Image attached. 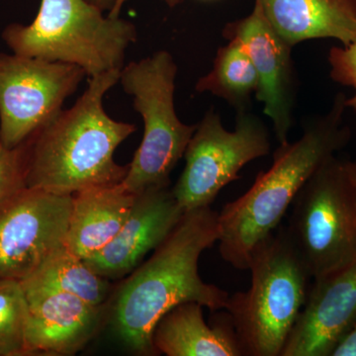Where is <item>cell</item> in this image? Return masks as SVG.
Listing matches in <instances>:
<instances>
[{"label":"cell","mask_w":356,"mask_h":356,"mask_svg":"<svg viewBox=\"0 0 356 356\" xmlns=\"http://www.w3.org/2000/svg\"><path fill=\"white\" fill-rule=\"evenodd\" d=\"M219 234V213L211 206L186 211L153 255L117 290L112 323L136 355H158L154 329L173 307L197 302L214 313L225 310L229 295L206 283L198 269L200 255L218 242Z\"/></svg>","instance_id":"cell-1"},{"label":"cell","mask_w":356,"mask_h":356,"mask_svg":"<svg viewBox=\"0 0 356 356\" xmlns=\"http://www.w3.org/2000/svg\"><path fill=\"white\" fill-rule=\"evenodd\" d=\"M120 72L89 77L88 88L70 109L62 110L21 145L26 187L74 195L123 181L129 165H118L114 153L137 127L114 120L103 106Z\"/></svg>","instance_id":"cell-2"},{"label":"cell","mask_w":356,"mask_h":356,"mask_svg":"<svg viewBox=\"0 0 356 356\" xmlns=\"http://www.w3.org/2000/svg\"><path fill=\"white\" fill-rule=\"evenodd\" d=\"M346 96L339 93L322 116L309 121L301 138L280 144L273 163L250 189L219 213V252L236 269L248 268L255 245L280 227L304 184L323 163L343 149L351 131L343 124Z\"/></svg>","instance_id":"cell-3"},{"label":"cell","mask_w":356,"mask_h":356,"mask_svg":"<svg viewBox=\"0 0 356 356\" xmlns=\"http://www.w3.org/2000/svg\"><path fill=\"white\" fill-rule=\"evenodd\" d=\"M250 287L229 297L227 313L245 356H281L305 304L312 276L278 227L250 252Z\"/></svg>","instance_id":"cell-4"},{"label":"cell","mask_w":356,"mask_h":356,"mask_svg":"<svg viewBox=\"0 0 356 356\" xmlns=\"http://www.w3.org/2000/svg\"><path fill=\"white\" fill-rule=\"evenodd\" d=\"M137 37L132 22L105 17L86 0H42L31 24L14 23L2 32L14 54L76 65L88 77L121 70Z\"/></svg>","instance_id":"cell-5"},{"label":"cell","mask_w":356,"mask_h":356,"mask_svg":"<svg viewBox=\"0 0 356 356\" xmlns=\"http://www.w3.org/2000/svg\"><path fill=\"white\" fill-rule=\"evenodd\" d=\"M177 65L168 51L124 65L120 79L144 121V136L121 182L131 193L170 186V173L184 156L197 125H186L175 110Z\"/></svg>","instance_id":"cell-6"},{"label":"cell","mask_w":356,"mask_h":356,"mask_svg":"<svg viewBox=\"0 0 356 356\" xmlns=\"http://www.w3.org/2000/svg\"><path fill=\"white\" fill-rule=\"evenodd\" d=\"M291 208L287 233L312 280L356 264V201L346 161L323 163Z\"/></svg>","instance_id":"cell-7"},{"label":"cell","mask_w":356,"mask_h":356,"mask_svg":"<svg viewBox=\"0 0 356 356\" xmlns=\"http://www.w3.org/2000/svg\"><path fill=\"white\" fill-rule=\"evenodd\" d=\"M270 149L268 130L257 115L236 112L235 129L228 131L210 110L185 151L184 172L172 188L175 200L184 212L211 206L226 185L240 178L243 166Z\"/></svg>","instance_id":"cell-8"},{"label":"cell","mask_w":356,"mask_h":356,"mask_svg":"<svg viewBox=\"0 0 356 356\" xmlns=\"http://www.w3.org/2000/svg\"><path fill=\"white\" fill-rule=\"evenodd\" d=\"M86 76L76 65L0 53V138L6 147H19L55 118Z\"/></svg>","instance_id":"cell-9"},{"label":"cell","mask_w":356,"mask_h":356,"mask_svg":"<svg viewBox=\"0 0 356 356\" xmlns=\"http://www.w3.org/2000/svg\"><path fill=\"white\" fill-rule=\"evenodd\" d=\"M72 201L24 186L0 203V278L27 280L65 248Z\"/></svg>","instance_id":"cell-10"},{"label":"cell","mask_w":356,"mask_h":356,"mask_svg":"<svg viewBox=\"0 0 356 356\" xmlns=\"http://www.w3.org/2000/svg\"><path fill=\"white\" fill-rule=\"evenodd\" d=\"M222 35L240 44L252 60L259 76L255 97L264 103V114L273 121L276 140L287 143L297 91L293 47L271 27L257 2L250 15L229 23Z\"/></svg>","instance_id":"cell-11"},{"label":"cell","mask_w":356,"mask_h":356,"mask_svg":"<svg viewBox=\"0 0 356 356\" xmlns=\"http://www.w3.org/2000/svg\"><path fill=\"white\" fill-rule=\"evenodd\" d=\"M356 324V264L315 278L281 356H332Z\"/></svg>","instance_id":"cell-12"},{"label":"cell","mask_w":356,"mask_h":356,"mask_svg":"<svg viewBox=\"0 0 356 356\" xmlns=\"http://www.w3.org/2000/svg\"><path fill=\"white\" fill-rule=\"evenodd\" d=\"M20 282L29 312L28 355H74L95 336L105 306L30 280Z\"/></svg>","instance_id":"cell-13"},{"label":"cell","mask_w":356,"mask_h":356,"mask_svg":"<svg viewBox=\"0 0 356 356\" xmlns=\"http://www.w3.org/2000/svg\"><path fill=\"white\" fill-rule=\"evenodd\" d=\"M184 214L170 186L144 191L137 196L127 220L113 240L84 261L110 281L129 275L165 240Z\"/></svg>","instance_id":"cell-14"},{"label":"cell","mask_w":356,"mask_h":356,"mask_svg":"<svg viewBox=\"0 0 356 356\" xmlns=\"http://www.w3.org/2000/svg\"><path fill=\"white\" fill-rule=\"evenodd\" d=\"M275 32L291 47L313 39L356 41V0H254Z\"/></svg>","instance_id":"cell-15"},{"label":"cell","mask_w":356,"mask_h":356,"mask_svg":"<svg viewBox=\"0 0 356 356\" xmlns=\"http://www.w3.org/2000/svg\"><path fill=\"white\" fill-rule=\"evenodd\" d=\"M137 196L122 184L74 194L65 248L83 259L97 254L119 233Z\"/></svg>","instance_id":"cell-16"},{"label":"cell","mask_w":356,"mask_h":356,"mask_svg":"<svg viewBox=\"0 0 356 356\" xmlns=\"http://www.w3.org/2000/svg\"><path fill=\"white\" fill-rule=\"evenodd\" d=\"M153 343L158 355L168 356H243L228 313L207 325L197 302L179 304L159 318Z\"/></svg>","instance_id":"cell-17"},{"label":"cell","mask_w":356,"mask_h":356,"mask_svg":"<svg viewBox=\"0 0 356 356\" xmlns=\"http://www.w3.org/2000/svg\"><path fill=\"white\" fill-rule=\"evenodd\" d=\"M259 76L254 65L240 44L229 41L217 51L212 70L196 83L198 92H210L226 100L238 111L248 110L257 93Z\"/></svg>","instance_id":"cell-18"},{"label":"cell","mask_w":356,"mask_h":356,"mask_svg":"<svg viewBox=\"0 0 356 356\" xmlns=\"http://www.w3.org/2000/svg\"><path fill=\"white\" fill-rule=\"evenodd\" d=\"M25 280L70 293L93 306H105L111 291L109 280L95 273L84 259L65 248Z\"/></svg>","instance_id":"cell-19"},{"label":"cell","mask_w":356,"mask_h":356,"mask_svg":"<svg viewBox=\"0 0 356 356\" xmlns=\"http://www.w3.org/2000/svg\"><path fill=\"white\" fill-rule=\"evenodd\" d=\"M27 300L20 281L0 278V356L28 355Z\"/></svg>","instance_id":"cell-20"},{"label":"cell","mask_w":356,"mask_h":356,"mask_svg":"<svg viewBox=\"0 0 356 356\" xmlns=\"http://www.w3.org/2000/svg\"><path fill=\"white\" fill-rule=\"evenodd\" d=\"M24 186L20 149H8L0 138V203Z\"/></svg>","instance_id":"cell-21"},{"label":"cell","mask_w":356,"mask_h":356,"mask_svg":"<svg viewBox=\"0 0 356 356\" xmlns=\"http://www.w3.org/2000/svg\"><path fill=\"white\" fill-rule=\"evenodd\" d=\"M331 77L334 83L356 88V41L343 47H332L329 53Z\"/></svg>","instance_id":"cell-22"},{"label":"cell","mask_w":356,"mask_h":356,"mask_svg":"<svg viewBox=\"0 0 356 356\" xmlns=\"http://www.w3.org/2000/svg\"><path fill=\"white\" fill-rule=\"evenodd\" d=\"M332 356H356V324L343 341L337 344Z\"/></svg>","instance_id":"cell-23"},{"label":"cell","mask_w":356,"mask_h":356,"mask_svg":"<svg viewBox=\"0 0 356 356\" xmlns=\"http://www.w3.org/2000/svg\"><path fill=\"white\" fill-rule=\"evenodd\" d=\"M346 168L356 201V159L353 161H346Z\"/></svg>","instance_id":"cell-24"},{"label":"cell","mask_w":356,"mask_h":356,"mask_svg":"<svg viewBox=\"0 0 356 356\" xmlns=\"http://www.w3.org/2000/svg\"><path fill=\"white\" fill-rule=\"evenodd\" d=\"M125 1L126 0H116L113 8L110 10L109 16H112V17H119L121 7L123 6ZM163 1H165V3H168V6L173 7L177 6V3H179L181 0H163Z\"/></svg>","instance_id":"cell-25"},{"label":"cell","mask_w":356,"mask_h":356,"mask_svg":"<svg viewBox=\"0 0 356 356\" xmlns=\"http://www.w3.org/2000/svg\"><path fill=\"white\" fill-rule=\"evenodd\" d=\"M86 1L90 2L93 6H97L98 8L102 10H111L115 6L116 0H86Z\"/></svg>","instance_id":"cell-26"},{"label":"cell","mask_w":356,"mask_h":356,"mask_svg":"<svg viewBox=\"0 0 356 356\" xmlns=\"http://www.w3.org/2000/svg\"><path fill=\"white\" fill-rule=\"evenodd\" d=\"M346 106L350 107V108H353L356 112V88L355 95H353V97L346 98Z\"/></svg>","instance_id":"cell-27"}]
</instances>
